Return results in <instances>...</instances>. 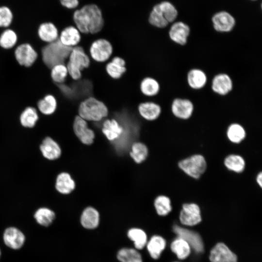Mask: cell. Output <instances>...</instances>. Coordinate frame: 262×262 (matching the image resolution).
I'll list each match as a JSON object with an SVG mask.
<instances>
[{
  "label": "cell",
  "mask_w": 262,
  "mask_h": 262,
  "mask_svg": "<svg viewBox=\"0 0 262 262\" xmlns=\"http://www.w3.org/2000/svg\"><path fill=\"white\" fill-rule=\"evenodd\" d=\"M39 118L36 109L32 106L26 107L20 113L19 120L21 125L26 128L34 127Z\"/></svg>",
  "instance_id": "4316f807"
},
{
  "label": "cell",
  "mask_w": 262,
  "mask_h": 262,
  "mask_svg": "<svg viewBox=\"0 0 262 262\" xmlns=\"http://www.w3.org/2000/svg\"><path fill=\"white\" fill-rule=\"evenodd\" d=\"M148 22L151 25L159 28H164L169 23L165 18L158 4L155 5L151 11Z\"/></svg>",
  "instance_id": "74e56055"
},
{
  "label": "cell",
  "mask_w": 262,
  "mask_h": 262,
  "mask_svg": "<svg viewBox=\"0 0 262 262\" xmlns=\"http://www.w3.org/2000/svg\"><path fill=\"white\" fill-rule=\"evenodd\" d=\"M33 217L36 223L39 225L47 227L54 221L56 217L55 213L48 207H40L34 213Z\"/></svg>",
  "instance_id": "f1b7e54d"
},
{
  "label": "cell",
  "mask_w": 262,
  "mask_h": 262,
  "mask_svg": "<svg viewBox=\"0 0 262 262\" xmlns=\"http://www.w3.org/2000/svg\"><path fill=\"white\" fill-rule=\"evenodd\" d=\"M189 33V27L181 21L174 23L169 31L170 38L175 43L180 45L186 44Z\"/></svg>",
  "instance_id": "2e32d148"
},
{
  "label": "cell",
  "mask_w": 262,
  "mask_h": 262,
  "mask_svg": "<svg viewBox=\"0 0 262 262\" xmlns=\"http://www.w3.org/2000/svg\"><path fill=\"white\" fill-rule=\"evenodd\" d=\"M72 49L63 45L58 39L42 47L38 56L44 65L50 69L58 64H66Z\"/></svg>",
  "instance_id": "7a4b0ae2"
},
{
  "label": "cell",
  "mask_w": 262,
  "mask_h": 262,
  "mask_svg": "<svg viewBox=\"0 0 262 262\" xmlns=\"http://www.w3.org/2000/svg\"><path fill=\"white\" fill-rule=\"evenodd\" d=\"M137 110L140 116L148 121L157 119L162 112L160 105L152 101L141 102L137 106Z\"/></svg>",
  "instance_id": "ac0fdd59"
},
{
  "label": "cell",
  "mask_w": 262,
  "mask_h": 262,
  "mask_svg": "<svg viewBox=\"0 0 262 262\" xmlns=\"http://www.w3.org/2000/svg\"><path fill=\"white\" fill-rule=\"evenodd\" d=\"M209 258L211 262H238L236 255L223 243H218L214 246Z\"/></svg>",
  "instance_id": "7c38bea8"
},
{
  "label": "cell",
  "mask_w": 262,
  "mask_h": 262,
  "mask_svg": "<svg viewBox=\"0 0 262 262\" xmlns=\"http://www.w3.org/2000/svg\"><path fill=\"white\" fill-rule=\"evenodd\" d=\"M68 75L66 64H60L54 66L50 69V76L52 82L57 84L66 82Z\"/></svg>",
  "instance_id": "8d00e7d4"
},
{
  "label": "cell",
  "mask_w": 262,
  "mask_h": 262,
  "mask_svg": "<svg viewBox=\"0 0 262 262\" xmlns=\"http://www.w3.org/2000/svg\"><path fill=\"white\" fill-rule=\"evenodd\" d=\"M80 221L84 228L88 229H95L99 223V213L93 207H87L81 214Z\"/></svg>",
  "instance_id": "7402d4cb"
},
{
  "label": "cell",
  "mask_w": 262,
  "mask_h": 262,
  "mask_svg": "<svg viewBox=\"0 0 262 262\" xmlns=\"http://www.w3.org/2000/svg\"><path fill=\"white\" fill-rule=\"evenodd\" d=\"M36 106L42 115H50L57 110V101L54 95L47 94L37 102Z\"/></svg>",
  "instance_id": "484cf974"
},
{
  "label": "cell",
  "mask_w": 262,
  "mask_h": 262,
  "mask_svg": "<svg viewBox=\"0 0 262 262\" xmlns=\"http://www.w3.org/2000/svg\"></svg>",
  "instance_id": "bcb514c9"
},
{
  "label": "cell",
  "mask_w": 262,
  "mask_h": 262,
  "mask_svg": "<svg viewBox=\"0 0 262 262\" xmlns=\"http://www.w3.org/2000/svg\"><path fill=\"white\" fill-rule=\"evenodd\" d=\"M227 136L230 142L239 144L245 138L246 132L242 125L238 123H233L228 128Z\"/></svg>",
  "instance_id": "d590c367"
},
{
  "label": "cell",
  "mask_w": 262,
  "mask_h": 262,
  "mask_svg": "<svg viewBox=\"0 0 262 262\" xmlns=\"http://www.w3.org/2000/svg\"><path fill=\"white\" fill-rule=\"evenodd\" d=\"M179 219L182 225L186 226H193L199 224L202 220L199 206L195 203L183 204Z\"/></svg>",
  "instance_id": "ba28073f"
},
{
  "label": "cell",
  "mask_w": 262,
  "mask_h": 262,
  "mask_svg": "<svg viewBox=\"0 0 262 262\" xmlns=\"http://www.w3.org/2000/svg\"><path fill=\"white\" fill-rule=\"evenodd\" d=\"M166 241L161 236L155 235L147 241L146 247L150 257L155 260L159 259L166 247Z\"/></svg>",
  "instance_id": "603a6c76"
},
{
  "label": "cell",
  "mask_w": 262,
  "mask_h": 262,
  "mask_svg": "<svg viewBox=\"0 0 262 262\" xmlns=\"http://www.w3.org/2000/svg\"><path fill=\"white\" fill-rule=\"evenodd\" d=\"M78 115L87 121L98 122L106 117L109 110L105 104L93 96L89 97L79 104Z\"/></svg>",
  "instance_id": "3957f363"
},
{
  "label": "cell",
  "mask_w": 262,
  "mask_h": 262,
  "mask_svg": "<svg viewBox=\"0 0 262 262\" xmlns=\"http://www.w3.org/2000/svg\"><path fill=\"white\" fill-rule=\"evenodd\" d=\"M224 164L228 170L237 173L243 172L246 166L244 158L240 155L235 154L227 156L224 159Z\"/></svg>",
  "instance_id": "d6a6232c"
},
{
  "label": "cell",
  "mask_w": 262,
  "mask_h": 262,
  "mask_svg": "<svg viewBox=\"0 0 262 262\" xmlns=\"http://www.w3.org/2000/svg\"><path fill=\"white\" fill-rule=\"evenodd\" d=\"M116 258L120 262H143L140 253L133 248H121L117 253Z\"/></svg>",
  "instance_id": "836d02e7"
},
{
  "label": "cell",
  "mask_w": 262,
  "mask_h": 262,
  "mask_svg": "<svg viewBox=\"0 0 262 262\" xmlns=\"http://www.w3.org/2000/svg\"><path fill=\"white\" fill-rule=\"evenodd\" d=\"M232 80L227 74H218L214 77L212 81V90L220 95L228 94L232 90Z\"/></svg>",
  "instance_id": "ffe728a7"
},
{
  "label": "cell",
  "mask_w": 262,
  "mask_h": 262,
  "mask_svg": "<svg viewBox=\"0 0 262 262\" xmlns=\"http://www.w3.org/2000/svg\"><path fill=\"white\" fill-rule=\"evenodd\" d=\"M37 35L43 42L49 43L59 38V31L56 26L49 22L41 24L37 29Z\"/></svg>",
  "instance_id": "44dd1931"
},
{
  "label": "cell",
  "mask_w": 262,
  "mask_h": 262,
  "mask_svg": "<svg viewBox=\"0 0 262 262\" xmlns=\"http://www.w3.org/2000/svg\"><path fill=\"white\" fill-rule=\"evenodd\" d=\"M105 70L107 74L114 80H118L126 72L125 60L117 56L110 58V61L105 65Z\"/></svg>",
  "instance_id": "9a60e30c"
},
{
  "label": "cell",
  "mask_w": 262,
  "mask_h": 262,
  "mask_svg": "<svg viewBox=\"0 0 262 262\" xmlns=\"http://www.w3.org/2000/svg\"><path fill=\"white\" fill-rule=\"evenodd\" d=\"M178 166L187 175L193 179H197L205 172L207 163L203 155L196 154L180 161Z\"/></svg>",
  "instance_id": "5b68a950"
},
{
  "label": "cell",
  "mask_w": 262,
  "mask_h": 262,
  "mask_svg": "<svg viewBox=\"0 0 262 262\" xmlns=\"http://www.w3.org/2000/svg\"><path fill=\"white\" fill-rule=\"evenodd\" d=\"M73 129L75 135L83 144L88 145L93 143L94 132L88 128L87 121L78 115L74 119Z\"/></svg>",
  "instance_id": "8fae6325"
},
{
  "label": "cell",
  "mask_w": 262,
  "mask_h": 262,
  "mask_svg": "<svg viewBox=\"0 0 262 262\" xmlns=\"http://www.w3.org/2000/svg\"><path fill=\"white\" fill-rule=\"evenodd\" d=\"M55 186L59 193L67 195L75 189V183L69 173L62 172L57 176Z\"/></svg>",
  "instance_id": "cb8c5ba5"
},
{
  "label": "cell",
  "mask_w": 262,
  "mask_h": 262,
  "mask_svg": "<svg viewBox=\"0 0 262 262\" xmlns=\"http://www.w3.org/2000/svg\"><path fill=\"white\" fill-rule=\"evenodd\" d=\"M39 148L43 156L49 160H56L61 155V149L59 144L49 136L43 140Z\"/></svg>",
  "instance_id": "e0dca14e"
},
{
  "label": "cell",
  "mask_w": 262,
  "mask_h": 262,
  "mask_svg": "<svg viewBox=\"0 0 262 262\" xmlns=\"http://www.w3.org/2000/svg\"><path fill=\"white\" fill-rule=\"evenodd\" d=\"M61 4L68 9H74L79 5L78 0H60Z\"/></svg>",
  "instance_id": "7bdbcfd3"
},
{
  "label": "cell",
  "mask_w": 262,
  "mask_h": 262,
  "mask_svg": "<svg viewBox=\"0 0 262 262\" xmlns=\"http://www.w3.org/2000/svg\"><path fill=\"white\" fill-rule=\"evenodd\" d=\"M113 53L111 42L105 38H98L93 41L89 48L88 55L94 62L104 63L108 62Z\"/></svg>",
  "instance_id": "8992f818"
},
{
  "label": "cell",
  "mask_w": 262,
  "mask_h": 262,
  "mask_svg": "<svg viewBox=\"0 0 262 262\" xmlns=\"http://www.w3.org/2000/svg\"><path fill=\"white\" fill-rule=\"evenodd\" d=\"M91 62L88 54L82 46L73 47L66 64L71 79L75 81L81 79L82 71L89 67Z\"/></svg>",
  "instance_id": "277c9868"
},
{
  "label": "cell",
  "mask_w": 262,
  "mask_h": 262,
  "mask_svg": "<svg viewBox=\"0 0 262 262\" xmlns=\"http://www.w3.org/2000/svg\"><path fill=\"white\" fill-rule=\"evenodd\" d=\"M154 205L157 214L161 216H165L172 211L170 199L167 196L161 195L155 199Z\"/></svg>",
  "instance_id": "f35d334b"
},
{
  "label": "cell",
  "mask_w": 262,
  "mask_h": 262,
  "mask_svg": "<svg viewBox=\"0 0 262 262\" xmlns=\"http://www.w3.org/2000/svg\"><path fill=\"white\" fill-rule=\"evenodd\" d=\"M14 56L20 66L25 67L32 66L38 57V53L29 43H22L16 46L14 51Z\"/></svg>",
  "instance_id": "52a82bcc"
},
{
  "label": "cell",
  "mask_w": 262,
  "mask_h": 262,
  "mask_svg": "<svg viewBox=\"0 0 262 262\" xmlns=\"http://www.w3.org/2000/svg\"><path fill=\"white\" fill-rule=\"evenodd\" d=\"M2 239L5 245L9 248L18 250L24 246L26 237L24 233L18 228L9 227L4 229Z\"/></svg>",
  "instance_id": "30bf717a"
},
{
  "label": "cell",
  "mask_w": 262,
  "mask_h": 262,
  "mask_svg": "<svg viewBox=\"0 0 262 262\" xmlns=\"http://www.w3.org/2000/svg\"><path fill=\"white\" fill-rule=\"evenodd\" d=\"M256 182L259 186L262 187V173L260 172L256 177Z\"/></svg>",
  "instance_id": "ee69618b"
},
{
  "label": "cell",
  "mask_w": 262,
  "mask_h": 262,
  "mask_svg": "<svg viewBox=\"0 0 262 262\" xmlns=\"http://www.w3.org/2000/svg\"><path fill=\"white\" fill-rule=\"evenodd\" d=\"M170 248L180 260H184L187 258L191 251L189 244L184 239L178 237L172 242Z\"/></svg>",
  "instance_id": "1f68e13d"
},
{
  "label": "cell",
  "mask_w": 262,
  "mask_h": 262,
  "mask_svg": "<svg viewBox=\"0 0 262 262\" xmlns=\"http://www.w3.org/2000/svg\"><path fill=\"white\" fill-rule=\"evenodd\" d=\"M76 27L81 33L94 34L100 32L104 26L102 12L95 4L85 5L76 10L73 16Z\"/></svg>",
  "instance_id": "6da1fadb"
},
{
  "label": "cell",
  "mask_w": 262,
  "mask_h": 262,
  "mask_svg": "<svg viewBox=\"0 0 262 262\" xmlns=\"http://www.w3.org/2000/svg\"><path fill=\"white\" fill-rule=\"evenodd\" d=\"M127 236L133 242L134 247L137 250L143 249L147 242V236L145 231L141 229L132 228L127 232Z\"/></svg>",
  "instance_id": "4dcf8cb0"
},
{
  "label": "cell",
  "mask_w": 262,
  "mask_h": 262,
  "mask_svg": "<svg viewBox=\"0 0 262 262\" xmlns=\"http://www.w3.org/2000/svg\"><path fill=\"white\" fill-rule=\"evenodd\" d=\"M158 4L165 18L168 23L172 22L176 19L178 16V11L171 3L164 1Z\"/></svg>",
  "instance_id": "60d3db41"
},
{
  "label": "cell",
  "mask_w": 262,
  "mask_h": 262,
  "mask_svg": "<svg viewBox=\"0 0 262 262\" xmlns=\"http://www.w3.org/2000/svg\"><path fill=\"white\" fill-rule=\"evenodd\" d=\"M13 19V13L10 9L6 6H0V28L9 27Z\"/></svg>",
  "instance_id": "b9f144b4"
},
{
  "label": "cell",
  "mask_w": 262,
  "mask_h": 262,
  "mask_svg": "<svg viewBox=\"0 0 262 262\" xmlns=\"http://www.w3.org/2000/svg\"><path fill=\"white\" fill-rule=\"evenodd\" d=\"M1 255V249L0 248V258Z\"/></svg>",
  "instance_id": "f6af8a7d"
},
{
  "label": "cell",
  "mask_w": 262,
  "mask_h": 262,
  "mask_svg": "<svg viewBox=\"0 0 262 262\" xmlns=\"http://www.w3.org/2000/svg\"><path fill=\"white\" fill-rule=\"evenodd\" d=\"M139 89L143 95L149 98L155 96L159 93L160 85L154 78L146 77L140 82Z\"/></svg>",
  "instance_id": "83f0119b"
},
{
  "label": "cell",
  "mask_w": 262,
  "mask_h": 262,
  "mask_svg": "<svg viewBox=\"0 0 262 262\" xmlns=\"http://www.w3.org/2000/svg\"><path fill=\"white\" fill-rule=\"evenodd\" d=\"M17 34L12 29H7L0 34V47L3 49H12L17 45Z\"/></svg>",
  "instance_id": "e575fe53"
},
{
  "label": "cell",
  "mask_w": 262,
  "mask_h": 262,
  "mask_svg": "<svg viewBox=\"0 0 262 262\" xmlns=\"http://www.w3.org/2000/svg\"><path fill=\"white\" fill-rule=\"evenodd\" d=\"M58 39L65 46L73 48L80 44L82 35L76 27L69 26L61 32Z\"/></svg>",
  "instance_id": "d6986e66"
},
{
  "label": "cell",
  "mask_w": 262,
  "mask_h": 262,
  "mask_svg": "<svg viewBox=\"0 0 262 262\" xmlns=\"http://www.w3.org/2000/svg\"><path fill=\"white\" fill-rule=\"evenodd\" d=\"M148 155V149L143 143L136 142L131 147L130 155L137 164L142 163L146 160Z\"/></svg>",
  "instance_id": "ab89813d"
},
{
  "label": "cell",
  "mask_w": 262,
  "mask_h": 262,
  "mask_svg": "<svg viewBox=\"0 0 262 262\" xmlns=\"http://www.w3.org/2000/svg\"><path fill=\"white\" fill-rule=\"evenodd\" d=\"M173 230L178 237L186 241L196 252L201 253L203 251V242L198 233L177 225L173 226Z\"/></svg>",
  "instance_id": "9c48e42d"
},
{
  "label": "cell",
  "mask_w": 262,
  "mask_h": 262,
  "mask_svg": "<svg viewBox=\"0 0 262 262\" xmlns=\"http://www.w3.org/2000/svg\"><path fill=\"white\" fill-rule=\"evenodd\" d=\"M194 111L193 103L188 99L177 98L171 104V111L174 115L181 119H187L192 115Z\"/></svg>",
  "instance_id": "5bb4252c"
},
{
  "label": "cell",
  "mask_w": 262,
  "mask_h": 262,
  "mask_svg": "<svg viewBox=\"0 0 262 262\" xmlns=\"http://www.w3.org/2000/svg\"><path fill=\"white\" fill-rule=\"evenodd\" d=\"M102 131L110 141L118 138L123 133V128L115 119H106L102 125Z\"/></svg>",
  "instance_id": "d4e9b609"
},
{
  "label": "cell",
  "mask_w": 262,
  "mask_h": 262,
  "mask_svg": "<svg viewBox=\"0 0 262 262\" xmlns=\"http://www.w3.org/2000/svg\"><path fill=\"white\" fill-rule=\"evenodd\" d=\"M215 30L221 33L231 31L235 24V20L229 13L221 11L216 13L212 17Z\"/></svg>",
  "instance_id": "4fadbf2b"
},
{
  "label": "cell",
  "mask_w": 262,
  "mask_h": 262,
  "mask_svg": "<svg viewBox=\"0 0 262 262\" xmlns=\"http://www.w3.org/2000/svg\"><path fill=\"white\" fill-rule=\"evenodd\" d=\"M187 80L190 87L194 89H199L205 85L207 76L202 70L195 68L189 71Z\"/></svg>",
  "instance_id": "f546056e"
}]
</instances>
